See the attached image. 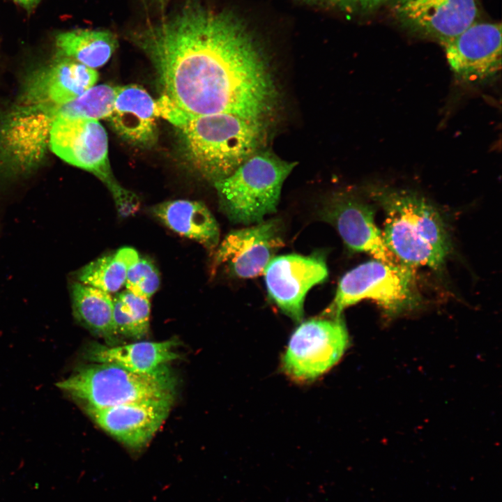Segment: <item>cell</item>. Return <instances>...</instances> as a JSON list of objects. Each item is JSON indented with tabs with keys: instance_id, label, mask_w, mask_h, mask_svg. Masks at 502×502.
<instances>
[{
	"instance_id": "cell-8",
	"label": "cell",
	"mask_w": 502,
	"mask_h": 502,
	"mask_svg": "<svg viewBox=\"0 0 502 502\" xmlns=\"http://www.w3.org/2000/svg\"><path fill=\"white\" fill-rule=\"evenodd\" d=\"M349 344L340 316L306 321L291 334L282 357V369L294 380H314L340 360Z\"/></svg>"
},
{
	"instance_id": "cell-25",
	"label": "cell",
	"mask_w": 502,
	"mask_h": 502,
	"mask_svg": "<svg viewBox=\"0 0 502 502\" xmlns=\"http://www.w3.org/2000/svg\"><path fill=\"white\" fill-rule=\"evenodd\" d=\"M113 319L116 335L138 340L135 324L121 300L113 298Z\"/></svg>"
},
{
	"instance_id": "cell-3",
	"label": "cell",
	"mask_w": 502,
	"mask_h": 502,
	"mask_svg": "<svg viewBox=\"0 0 502 502\" xmlns=\"http://www.w3.org/2000/svg\"><path fill=\"white\" fill-rule=\"evenodd\" d=\"M265 123L216 113L187 117L177 127L191 165L214 183L229 176L260 150Z\"/></svg>"
},
{
	"instance_id": "cell-7",
	"label": "cell",
	"mask_w": 502,
	"mask_h": 502,
	"mask_svg": "<svg viewBox=\"0 0 502 502\" xmlns=\"http://www.w3.org/2000/svg\"><path fill=\"white\" fill-rule=\"evenodd\" d=\"M48 144L52 151L71 165L84 169L102 181L111 192L119 211L128 215L138 206L136 196L114 177L108 159L107 132L98 120L56 118Z\"/></svg>"
},
{
	"instance_id": "cell-16",
	"label": "cell",
	"mask_w": 502,
	"mask_h": 502,
	"mask_svg": "<svg viewBox=\"0 0 502 502\" xmlns=\"http://www.w3.org/2000/svg\"><path fill=\"white\" fill-rule=\"evenodd\" d=\"M155 101L135 84L116 87L113 109L107 116L114 132L127 142L149 146L156 141Z\"/></svg>"
},
{
	"instance_id": "cell-18",
	"label": "cell",
	"mask_w": 502,
	"mask_h": 502,
	"mask_svg": "<svg viewBox=\"0 0 502 502\" xmlns=\"http://www.w3.org/2000/svg\"><path fill=\"white\" fill-rule=\"evenodd\" d=\"M151 213L174 232L194 240L208 251L218 245L220 229L215 218L201 201L178 199L154 206Z\"/></svg>"
},
{
	"instance_id": "cell-9",
	"label": "cell",
	"mask_w": 502,
	"mask_h": 502,
	"mask_svg": "<svg viewBox=\"0 0 502 502\" xmlns=\"http://www.w3.org/2000/svg\"><path fill=\"white\" fill-rule=\"evenodd\" d=\"M393 12L410 33L443 45L476 22L479 0H393Z\"/></svg>"
},
{
	"instance_id": "cell-1",
	"label": "cell",
	"mask_w": 502,
	"mask_h": 502,
	"mask_svg": "<svg viewBox=\"0 0 502 502\" xmlns=\"http://www.w3.org/2000/svg\"><path fill=\"white\" fill-rule=\"evenodd\" d=\"M151 62L162 104L188 116L229 113L261 121L276 89L264 50L229 10L186 0L177 10L127 33Z\"/></svg>"
},
{
	"instance_id": "cell-11",
	"label": "cell",
	"mask_w": 502,
	"mask_h": 502,
	"mask_svg": "<svg viewBox=\"0 0 502 502\" xmlns=\"http://www.w3.org/2000/svg\"><path fill=\"white\" fill-rule=\"evenodd\" d=\"M283 245L281 222L277 219L231 231L215 252L213 273L220 265L225 264L236 277H256L264 272Z\"/></svg>"
},
{
	"instance_id": "cell-5",
	"label": "cell",
	"mask_w": 502,
	"mask_h": 502,
	"mask_svg": "<svg viewBox=\"0 0 502 502\" xmlns=\"http://www.w3.org/2000/svg\"><path fill=\"white\" fill-rule=\"evenodd\" d=\"M296 163L261 150L231 174L214 183L220 208L234 223H259L274 213L284 181Z\"/></svg>"
},
{
	"instance_id": "cell-26",
	"label": "cell",
	"mask_w": 502,
	"mask_h": 502,
	"mask_svg": "<svg viewBox=\"0 0 502 502\" xmlns=\"http://www.w3.org/2000/svg\"><path fill=\"white\" fill-rule=\"evenodd\" d=\"M387 0H349L347 5V11H360L363 13H369L374 11Z\"/></svg>"
},
{
	"instance_id": "cell-20",
	"label": "cell",
	"mask_w": 502,
	"mask_h": 502,
	"mask_svg": "<svg viewBox=\"0 0 502 502\" xmlns=\"http://www.w3.org/2000/svg\"><path fill=\"white\" fill-rule=\"evenodd\" d=\"M57 55L89 68L104 66L118 46L116 36L107 29H74L56 35Z\"/></svg>"
},
{
	"instance_id": "cell-12",
	"label": "cell",
	"mask_w": 502,
	"mask_h": 502,
	"mask_svg": "<svg viewBox=\"0 0 502 502\" xmlns=\"http://www.w3.org/2000/svg\"><path fill=\"white\" fill-rule=\"evenodd\" d=\"M442 46L452 71L462 82H481L501 69V24L475 22Z\"/></svg>"
},
{
	"instance_id": "cell-24",
	"label": "cell",
	"mask_w": 502,
	"mask_h": 502,
	"mask_svg": "<svg viewBox=\"0 0 502 502\" xmlns=\"http://www.w3.org/2000/svg\"><path fill=\"white\" fill-rule=\"evenodd\" d=\"M132 318L138 339L145 337L149 329L151 305L149 299L138 296L128 290L116 294Z\"/></svg>"
},
{
	"instance_id": "cell-27",
	"label": "cell",
	"mask_w": 502,
	"mask_h": 502,
	"mask_svg": "<svg viewBox=\"0 0 502 502\" xmlns=\"http://www.w3.org/2000/svg\"><path fill=\"white\" fill-rule=\"evenodd\" d=\"M15 3L23 7L27 10L33 9L40 2V0H13Z\"/></svg>"
},
{
	"instance_id": "cell-10",
	"label": "cell",
	"mask_w": 502,
	"mask_h": 502,
	"mask_svg": "<svg viewBox=\"0 0 502 502\" xmlns=\"http://www.w3.org/2000/svg\"><path fill=\"white\" fill-rule=\"evenodd\" d=\"M264 273L269 297L285 314L299 322L307 292L323 282L328 272L322 254H289L273 257Z\"/></svg>"
},
{
	"instance_id": "cell-15",
	"label": "cell",
	"mask_w": 502,
	"mask_h": 502,
	"mask_svg": "<svg viewBox=\"0 0 502 502\" xmlns=\"http://www.w3.org/2000/svg\"><path fill=\"white\" fill-rule=\"evenodd\" d=\"M97 71L73 59L56 55L26 80L20 102L26 105H61L94 86Z\"/></svg>"
},
{
	"instance_id": "cell-28",
	"label": "cell",
	"mask_w": 502,
	"mask_h": 502,
	"mask_svg": "<svg viewBox=\"0 0 502 502\" xmlns=\"http://www.w3.org/2000/svg\"><path fill=\"white\" fill-rule=\"evenodd\" d=\"M330 1L333 4L338 6L340 8L347 10L349 0H330Z\"/></svg>"
},
{
	"instance_id": "cell-21",
	"label": "cell",
	"mask_w": 502,
	"mask_h": 502,
	"mask_svg": "<svg viewBox=\"0 0 502 502\" xmlns=\"http://www.w3.org/2000/svg\"><path fill=\"white\" fill-rule=\"evenodd\" d=\"M132 248H121L91 261L74 274L75 281L101 289L109 294L125 285L129 267L139 259Z\"/></svg>"
},
{
	"instance_id": "cell-13",
	"label": "cell",
	"mask_w": 502,
	"mask_h": 502,
	"mask_svg": "<svg viewBox=\"0 0 502 502\" xmlns=\"http://www.w3.org/2000/svg\"><path fill=\"white\" fill-rule=\"evenodd\" d=\"M174 397L107 408H84L103 430L130 448L145 446L167 419Z\"/></svg>"
},
{
	"instance_id": "cell-14",
	"label": "cell",
	"mask_w": 502,
	"mask_h": 502,
	"mask_svg": "<svg viewBox=\"0 0 502 502\" xmlns=\"http://www.w3.org/2000/svg\"><path fill=\"white\" fill-rule=\"evenodd\" d=\"M323 218L335 227L351 250L368 253L384 263L402 264L386 245L368 203L351 195H340L324 209Z\"/></svg>"
},
{
	"instance_id": "cell-6",
	"label": "cell",
	"mask_w": 502,
	"mask_h": 502,
	"mask_svg": "<svg viewBox=\"0 0 502 502\" xmlns=\"http://www.w3.org/2000/svg\"><path fill=\"white\" fill-rule=\"evenodd\" d=\"M364 299L373 300L390 315L417 307L420 295L414 268L378 260L358 266L341 278L327 314L339 317L344 308Z\"/></svg>"
},
{
	"instance_id": "cell-22",
	"label": "cell",
	"mask_w": 502,
	"mask_h": 502,
	"mask_svg": "<svg viewBox=\"0 0 502 502\" xmlns=\"http://www.w3.org/2000/svg\"><path fill=\"white\" fill-rule=\"evenodd\" d=\"M116 97V87L100 84L93 86L74 100L43 111L52 123L58 117L107 119L111 113Z\"/></svg>"
},
{
	"instance_id": "cell-23",
	"label": "cell",
	"mask_w": 502,
	"mask_h": 502,
	"mask_svg": "<svg viewBox=\"0 0 502 502\" xmlns=\"http://www.w3.org/2000/svg\"><path fill=\"white\" fill-rule=\"evenodd\" d=\"M159 272L150 260L141 258L128 269L125 286L132 294L149 299L160 287Z\"/></svg>"
},
{
	"instance_id": "cell-19",
	"label": "cell",
	"mask_w": 502,
	"mask_h": 502,
	"mask_svg": "<svg viewBox=\"0 0 502 502\" xmlns=\"http://www.w3.org/2000/svg\"><path fill=\"white\" fill-rule=\"evenodd\" d=\"M70 291L73 314L77 323L106 340L108 345L114 343L118 335L110 294L75 280L70 285Z\"/></svg>"
},
{
	"instance_id": "cell-4",
	"label": "cell",
	"mask_w": 502,
	"mask_h": 502,
	"mask_svg": "<svg viewBox=\"0 0 502 502\" xmlns=\"http://www.w3.org/2000/svg\"><path fill=\"white\" fill-rule=\"evenodd\" d=\"M56 386L84 408H107L174 397L176 379L167 365L143 374L113 364L93 363L77 367Z\"/></svg>"
},
{
	"instance_id": "cell-2",
	"label": "cell",
	"mask_w": 502,
	"mask_h": 502,
	"mask_svg": "<svg viewBox=\"0 0 502 502\" xmlns=\"http://www.w3.org/2000/svg\"><path fill=\"white\" fill-rule=\"evenodd\" d=\"M369 194L384 211L382 234L395 257L413 268L441 269L450 251V240L439 211L411 191L374 185Z\"/></svg>"
},
{
	"instance_id": "cell-29",
	"label": "cell",
	"mask_w": 502,
	"mask_h": 502,
	"mask_svg": "<svg viewBox=\"0 0 502 502\" xmlns=\"http://www.w3.org/2000/svg\"><path fill=\"white\" fill-rule=\"evenodd\" d=\"M157 6H158L160 8H162L169 1V0H153Z\"/></svg>"
},
{
	"instance_id": "cell-17",
	"label": "cell",
	"mask_w": 502,
	"mask_h": 502,
	"mask_svg": "<svg viewBox=\"0 0 502 502\" xmlns=\"http://www.w3.org/2000/svg\"><path fill=\"white\" fill-rule=\"evenodd\" d=\"M175 340L138 342L121 346L90 343L84 357L91 363H109L137 373H151L178 358Z\"/></svg>"
}]
</instances>
